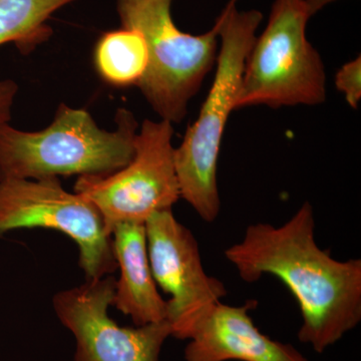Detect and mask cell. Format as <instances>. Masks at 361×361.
I'll return each mask as SVG.
<instances>
[{
  "label": "cell",
  "instance_id": "1",
  "mask_svg": "<svg viewBox=\"0 0 361 361\" xmlns=\"http://www.w3.org/2000/svg\"><path fill=\"white\" fill-rule=\"evenodd\" d=\"M314 231L312 206L304 202L284 224L248 226L225 257L246 283L278 278L300 308L299 341L322 353L361 322V259L336 260L317 245Z\"/></svg>",
  "mask_w": 361,
  "mask_h": 361
},
{
  "label": "cell",
  "instance_id": "2",
  "mask_svg": "<svg viewBox=\"0 0 361 361\" xmlns=\"http://www.w3.org/2000/svg\"><path fill=\"white\" fill-rule=\"evenodd\" d=\"M116 130L101 129L89 111L59 104L54 122L39 132L0 123V180L110 175L135 155L137 125L120 109Z\"/></svg>",
  "mask_w": 361,
  "mask_h": 361
},
{
  "label": "cell",
  "instance_id": "3",
  "mask_svg": "<svg viewBox=\"0 0 361 361\" xmlns=\"http://www.w3.org/2000/svg\"><path fill=\"white\" fill-rule=\"evenodd\" d=\"M237 1L230 0L218 18L221 49L215 78L198 118L187 130L179 148H175L180 198L208 223L219 216L217 168L221 142L229 116L236 110L247 56L263 20V14L255 9L239 11Z\"/></svg>",
  "mask_w": 361,
  "mask_h": 361
},
{
  "label": "cell",
  "instance_id": "4",
  "mask_svg": "<svg viewBox=\"0 0 361 361\" xmlns=\"http://www.w3.org/2000/svg\"><path fill=\"white\" fill-rule=\"evenodd\" d=\"M174 0H116L122 27L137 30L148 47V68L140 84L161 120L180 123L188 104L217 61L220 20L209 32H182L173 20Z\"/></svg>",
  "mask_w": 361,
  "mask_h": 361
},
{
  "label": "cell",
  "instance_id": "5",
  "mask_svg": "<svg viewBox=\"0 0 361 361\" xmlns=\"http://www.w3.org/2000/svg\"><path fill=\"white\" fill-rule=\"evenodd\" d=\"M310 18L306 0H274L267 25L247 56L236 110L324 103V63L306 37Z\"/></svg>",
  "mask_w": 361,
  "mask_h": 361
},
{
  "label": "cell",
  "instance_id": "6",
  "mask_svg": "<svg viewBox=\"0 0 361 361\" xmlns=\"http://www.w3.org/2000/svg\"><path fill=\"white\" fill-rule=\"evenodd\" d=\"M173 135L172 123L144 121L127 166L110 175L78 176L73 192L96 207L111 235L123 223L145 224L180 198Z\"/></svg>",
  "mask_w": 361,
  "mask_h": 361
},
{
  "label": "cell",
  "instance_id": "7",
  "mask_svg": "<svg viewBox=\"0 0 361 361\" xmlns=\"http://www.w3.org/2000/svg\"><path fill=\"white\" fill-rule=\"evenodd\" d=\"M56 230L77 243L87 280L116 270L111 235L99 210L59 178L0 180V238L18 229Z\"/></svg>",
  "mask_w": 361,
  "mask_h": 361
},
{
  "label": "cell",
  "instance_id": "8",
  "mask_svg": "<svg viewBox=\"0 0 361 361\" xmlns=\"http://www.w3.org/2000/svg\"><path fill=\"white\" fill-rule=\"evenodd\" d=\"M145 227L154 279L171 296L167 320L172 336L190 339L227 295V289L221 280L207 274L198 241L176 219L172 209L153 214Z\"/></svg>",
  "mask_w": 361,
  "mask_h": 361
},
{
  "label": "cell",
  "instance_id": "9",
  "mask_svg": "<svg viewBox=\"0 0 361 361\" xmlns=\"http://www.w3.org/2000/svg\"><path fill=\"white\" fill-rule=\"evenodd\" d=\"M115 283L108 275L54 295L56 314L75 336L73 361H159L164 343L172 336L168 320L135 329L120 326L109 315Z\"/></svg>",
  "mask_w": 361,
  "mask_h": 361
},
{
  "label": "cell",
  "instance_id": "10",
  "mask_svg": "<svg viewBox=\"0 0 361 361\" xmlns=\"http://www.w3.org/2000/svg\"><path fill=\"white\" fill-rule=\"evenodd\" d=\"M257 304L253 299L240 306L218 304L190 338L185 361H310L255 326L249 312Z\"/></svg>",
  "mask_w": 361,
  "mask_h": 361
},
{
  "label": "cell",
  "instance_id": "11",
  "mask_svg": "<svg viewBox=\"0 0 361 361\" xmlns=\"http://www.w3.org/2000/svg\"><path fill=\"white\" fill-rule=\"evenodd\" d=\"M111 241L120 270L111 306L130 316L135 326L167 320L168 301L161 296L152 273L145 224L116 225Z\"/></svg>",
  "mask_w": 361,
  "mask_h": 361
},
{
  "label": "cell",
  "instance_id": "12",
  "mask_svg": "<svg viewBox=\"0 0 361 361\" xmlns=\"http://www.w3.org/2000/svg\"><path fill=\"white\" fill-rule=\"evenodd\" d=\"M94 66L104 82L116 87L137 85L148 68V47L137 30L106 32L94 49Z\"/></svg>",
  "mask_w": 361,
  "mask_h": 361
},
{
  "label": "cell",
  "instance_id": "13",
  "mask_svg": "<svg viewBox=\"0 0 361 361\" xmlns=\"http://www.w3.org/2000/svg\"><path fill=\"white\" fill-rule=\"evenodd\" d=\"M77 0H0V45L13 44L28 56L52 35L47 20Z\"/></svg>",
  "mask_w": 361,
  "mask_h": 361
},
{
  "label": "cell",
  "instance_id": "14",
  "mask_svg": "<svg viewBox=\"0 0 361 361\" xmlns=\"http://www.w3.org/2000/svg\"><path fill=\"white\" fill-rule=\"evenodd\" d=\"M336 89L343 92L346 102L353 109H357L361 99L360 56L342 66L336 75Z\"/></svg>",
  "mask_w": 361,
  "mask_h": 361
},
{
  "label": "cell",
  "instance_id": "15",
  "mask_svg": "<svg viewBox=\"0 0 361 361\" xmlns=\"http://www.w3.org/2000/svg\"><path fill=\"white\" fill-rule=\"evenodd\" d=\"M18 85L13 80H0V123H9Z\"/></svg>",
  "mask_w": 361,
  "mask_h": 361
},
{
  "label": "cell",
  "instance_id": "16",
  "mask_svg": "<svg viewBox=\"0 0 361 361\" xmlns=\"http://www.w3.org/2000/svg\"><path fill=\"white\" fill-rule=\"evenodd\" d=\"M337 0H306L307 4L308 11H310V16H314L318 11H322L325 6H329L332 2H336Z\"/></svg>",
  "mask_w": 361,
  "mask_h": 361
}]
</instances>
